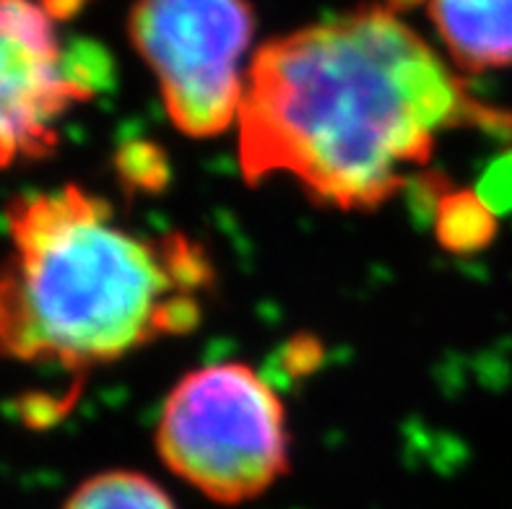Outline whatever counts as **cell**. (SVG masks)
<instances>
[{
	"instance_id": "1",
	"label": "cell",
	"mask_w": 512,
	"mask_h": 509,
	"mask_svg": "<svg viewBox=\"0 0 512 509\" xmlns=\"http://www.w3.org/2000/svg\"><path fill=\"white\" fill-rule=\"evenodd\" d=\"M455 128L510 133L414 26L370 3L260 45L237 133L247 185L286 174L320 206L375 211Z\"/></svg>"
},
{
	"instance_id": "5",
	"label": "cell",
	"mask_w": 512,
	"mask_h": 509,
	"mask_svg": "<svg viewBox=\"0 0 512 509\" xmlns=\"http://www.w3.org/2000/svg\"><path fill=\"white\" fill-rule=\"evenodd\" d=\"M86 99L42 3L0 0V167L52 154L58 120Z\"/></svg>"
},
{
	"instance_id": "2",
	"label": "cell",
	"mask_w": 512,
	"mask_h": 509,
	"mask_svg": "<svg viewBox=\"0 0 512 509\" xmlns=\"http://www.w3.org/2000/svg\"><path fill=\"white\" fill-rule=\"evenodd\" d=\"M0 354L86 372L198 328L214 265L182 234L117 224L104 198L65 185L8 203Z\"/></svg>"
},
{
	"instance_id": "6",
	"label": "cell",
	"mask_w": 512,
	"mask_h": 509,
	"mask_svg": "<svg viewBox=\"0 0 512 509\" xmlns=\"http://www.w3.org/2000/svg\"><path fill=\"white\" fill-rule=\"evenodd\" d=\"M427 11L458 71L512 68V0H427Z\"/></svg>"
},
{
	"instance_id": "3",
	"label": "cell",
	"mask_w": 512,
	"mask_h": 509,
	"mask_svg": "<svg viewBox=\"0 0 512 509\" xmlns=\"http://www.w3.org/2000/svg\"><path fill=\"white\" fill-rule=\"evenodd\" d=\"M156 450L169 471L211 502H253L289 473L284 403L240 361L193 369L164 400Z\"/></svg>"
},
{
	"instance_id": "4",
	"label": "cell",
	"mask_w": 512,
	"mask_h": 509,
	"mask_svg": "<svg viewBox=\"0 0 512 509\" xmlns=\"http://www.w3.org/2000/svg\"><path fill=\"white\" fill-rule=\"evenodd\" d=\"M255 34L250 0H133L128 37L151 68L169 123L188 138L237 125Z\"/></svg>"
},
{
	"instance_id": "7",
	"label": "cell",
	"mask_w": 512,
	"mask_h": 509,
	"mask_svg": "<svg viewBox=\"0 0 512 509\" xmlns=\"http://www.w3.org/2000/svg\"><path fill=\"white\" fill-rule=\"evenodd\" d=\"M63 509H180L159 481L138 471H104L86 478Z\"/></svg>"
}]
</instances>
